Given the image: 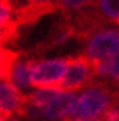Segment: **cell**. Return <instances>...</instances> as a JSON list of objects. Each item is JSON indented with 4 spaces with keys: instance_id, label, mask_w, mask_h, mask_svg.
Here are the masks:
<instances>
[{
    "instance_id": "cell-1",
    "label": "cell",
    "mask_w": 119,
    "mask_h": 121,
    "mask_svg": "<svg viewBox=\"0 0 119 121\" xmlns=\"http://www.w3.org/2000/svg\"><path fill=\"white\" fill-rule=\"evenodd\" d=\"M111 105V96L107 88L100 85H87L86 88L76 91L71 118H102Z\"/></svg>"
},
{
    "instance_id": "cell-2",
    "label": "cell",
    "mask_w": 119,
    "mask_h": 121,
    "mask_svg": "<svg viewBox=\"0 0 119 121\" xmlns=\"http://www.w3.org/2000/svg\"><path fill=\"white\" fill-rule=\"evenodd\" d=\"M119 54V27H107L95 30L86 40L84 57L92 64Z\"/></svg>"
},
{
    "instance_id": "cell-3",
    "label": "cell",
    "mask_w": 119,
    "mask_h": 121,
    "mask_svg": "<svg viewBox=\"0 0 119 121\" xmlns=\"http://www.w3.org/2000/svg\"><path fill=\"white\" fill-rule=\"evenodd\" d=\"M67 62L65 57H45V59L32 62V78L33 88L46 86V88H57L62 85V80L65 75Z\"/></svg>"
},
{
    "instance_id": "cell-4",
    "label": "cell",
    "mask_w": 119,
    "mask_h": 121,
    "mask_svg": "<svg viewBox=\"0 0 119 121\" xmlns=\"http://www.w3.org/2000/svg\"><path fill=\"white\" fill-rule=\"evenodd\" d=\"M75 99L76 91L64 89L60 86V91L51 99V102L38 112V121H68L71 118Z\"/></svg>"
},
{
    "instance_id": "cell-5",
    "label": "cell",
    "mask_w": 119,
    "mask_h": 121,
    "mask_svg": "<svg viewBox=\"0 0 119 121\" xmlns=\"http://www.w3.org/2000/svg\"><path fill=\"white\" fill-rule=\"evenodd\" d=\"M95 75L94 64L86 57H73L68 59L65 75L62 80V88L70 91H79L89 85V81Z\"/></svg>"
},
{
    "instance_id": "cell-6",
    "label": "cell",
    "mask_w": 119,
    "mask_h": 121,
    "mask_svg": "<svg viewBox=\"0 0 119 121\" xmlns=\"http://www.w3.org/2000/svg\"><path fill=\"white\" fill-rule=\"evenodd\" d=\"M25 105V94L8 80L0 81V115L14 116L21 113Z\"/></svg>"
},
{
    "instance_id": "cell-7",
    "label": "cell",
    "mask_w": 119,
    "mask_h": 121,
    "mask_svg": "<svg viewBox=\"0 0 119 121\" xmlns=\"http://www.w3.org/2000/svg\"><path fill=\"white\" fill-rule=\"evenodd\" d=\"M6 80L11 81L19 91L27 94L33 89L32 62L25 59H13L6 65Z\"/></svg>"
},
{
    "instance_id": "cell-8",
    "label": "cell",
    "mask_w": 119,
    "mask_h": 121,
    "mask_svg": "<svg viewBox=\"0 0 119 121\" xmlns=\"http://www.w3.org/2000/svg\"><path fill=\"white\" fill-rule=\"evenodd\" d=\"M94 72L98 78L111 80L119 85V54L94 64Z\"/></svg>"
},
{
    "instance_id": "cell-9",
    "label": "cell",
    "mask_w": 119,
    "mask_h": 121,
    "mask_svg": "<svg viewBox=\"0 0 119 121\" xmlns=\"http://www.w3.org/2000/svg\"><path fill=\"white\" fill-rule=\"evenodd\" d=\"M98 10L105 18L119 22V0H98Z\"/></svg>"
},
{
    "instance_id": "cell-10",
    "label": "cell",
    "mask_w": 119,
    "mask_h": 121,
    "mask_svg": "<svg viewBox=\"0 0 119 121\" xmlns=\"http://www.w3.org/2000/svg\"><path fill=\"white\" fill-rule=\"evenodd\" d=\"M14 18V8L10 0H0V27L8 29Z\"/></svg>"
},
{
    "instance_id": "cell-11",
    "label": "cell",
    "mask_w": 119,
    "mask_h": 121,
    "mask_svg": "<svg viewBox=\"0 0 119 121\" xmlns=\"http://www.w3.org/2000/svg\"><path fill=\"white\" fill-rule=\"evenodd\" d=\"M90 2L92 0H59L57 3L67 11H79V10L86 8Z\"/></svg>"
},
{
    "instance_id": "cell-12",
    "label": "cell",
    "mask_w": 119,
    "mask_h": 121,
    "mask_svg": "<svg viewBox=\"0 0 119 121\" xmlns=\"http://www.w3.org/2000/svg\"><path fill=\"white\" fill-rule=\"evenodd\" d=\"M71 38V32L70 30H60L56 34V37L53 38V45L54 46H64L65 43L70 42Z\"/></svg>"
},
{
    "instance_id": "cell-13",
    "label": "cell",
    "mask_w": 119,
    "mask_h": 121,
    "mask_svg": "<svg viewBox=\"0 0 119 121\" xmlns=\"http://www.w3.org/2000/svg\"><path fill=\"white\" fill-rule=\"evenodd\" d=\"M102 121H119V107L118 105H111L107 110V113L102 116Z\"/></svg>"
},
{
    "instance_id": "cell-14",
    "label": "cell",
    "mask_w": 119,
    "mask_h": 121,
    "mask_svg": "<svg viewBox=\"0 0 119 121\" xmlns=\"http://www.w3.org/2000/svg\"><path fill=\"white\" fill-rule=\"evenodd\" d=\"M13 59L14 57H13L11 51H8L5 48H0V65H8Z\"/></svg>"
},
{
    "instance_id": "cell-15",
    "label": "cell",
    "mask_w": 119,
    "mask_h": 121,
    "mask_svg": "<svg viewBox=\"0 0 119 121\" xmlns=\"http://www.w3.org/2000/svg\"><path fill=\"white\" fill-rule=\"evenodd\" d=\"M27 2L33 6H48V5H53L56 2H59V0H27Z\"/></svg>"
},
{
    "instance_id": "cell-16",
    "label": "cell",
    "mask_w": 119,
    "mask_h": 121,
    "mask_svg": "<svg viewBox=\"0 0 119 121\" xmlns=\"http://www.w3.org/2000/svg\"><path fill=\"white\" fill-rule=\"evenodd\" d=\"M8 35H10L8 29H3V27H0V48H3L5 42L8 40Z\"/></svg>"
},
{
    "instance_id": "cell-17",
    "label": "cell",
    "mask_w": 119,
    "mask_h": 121,
    "mask_svg": "<svg viewBox=\"0 0 119 121\" xmlns=\"http://www.w3.org/2000/svg\"><path fill=\"white\" fill-rule=\"evenodd\" d=\"M6 78V65H0V81Z\"/></svg>"
},
{
    "instance_id": "cell-18",
    "label": "cell",
    "mask_w": 119,
    "mask_h": 121,
    "mask_svg": "<svg viewBox=\"0 0 119 121\" xmlns=\"http://www.w3.org/2000/svg\"><path fill=\"white\" fill-rule=\"evenodd\" d=\"M68 121H102V118H95V120H90V118H71Z\"/></svg>"
},
{
    "instance_id": "cell-19",
    "label": "cell",
    "mask_w": 119,
    "mask_h": 121,
    "mask_svg": "<svg viewBox=\"0 0 119 121\" xmlns=\"http://www.w3.org/2000/svg\"><path fill=\"white\" fill-rule=\"evenodd\" d=\"M0 121H18L14 116H2L0 115Z\"/></svg>"
}]
</instances>
